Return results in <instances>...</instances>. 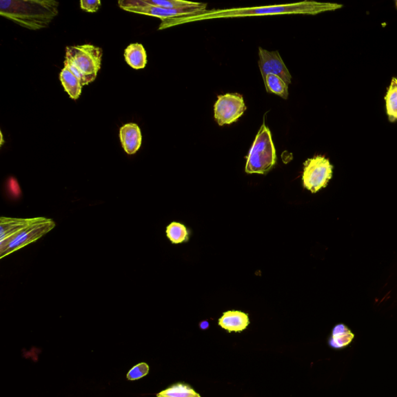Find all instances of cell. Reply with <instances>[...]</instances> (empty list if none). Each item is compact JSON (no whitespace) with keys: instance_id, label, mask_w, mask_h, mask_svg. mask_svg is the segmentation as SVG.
<instances>
[{"instance_id":"obj_10","label":"cell","mask_w":397,"mask_h":397,"mask_svg":"<svg viewBox=\"0 0 397 397\" xmlns=\"http://www.w3.org/2000/svg\"><path fill=\"white\" fill-rule=\"evenodd\" d=\"M37 218V217L25 219L2 216L0 218V247L8 244L24 228L32 225Z\"/></svg>"},{"instance_id":"obj_2","label":"cell","mask_w":397,"mask_h":397,"mask_svg":"<svg viewBox=\"0 0 397 397\" xmlns=\"http://www.w3.org/2000/svg\"><path fill=\"white\" fill-rule=\"evenodd\" d=\"M59 6L54 0H2L0 14L19 26L39 30L48 28L58 16Z\"/></svg>"},{"instance_id":"obj_23","label":"cell","mask_w":397,"mask_h":397,"mask_svg":"<svg viewBox=\"0 0 397 397\" xmlns=\"http://www.w3.org/2000/svg\"><path fill=\"white\" fill-rule=\"evenodd\" d=\"M208 327H209V324H208V323L206 322V321L203 322V323H201V327L203 328V329H206V328Z\"/></svg>"},{"instance_id":"obj_21","label":"cell","mask_w":397,"mask_h":397,"mask_svg":"<svg viewBox=\"0 0 397 397\" xmlns=\"http://www.w3.org/2000/svg\"><path fill=\"white\" fill-rule=\"evenodd\" d=\"M148 372V365L143 363L134 366V367L129 371L127 377L129 380H136L147 376Z\"/></svg>"},{"instance_id":"obj_24","label":"cell","mask_w":397,"mask_h":397,"mask_svg":"<svg viewBox=\"0 0 397 397\" xmlns=\"http://www.w3.org/2000/svg\"><path fill=\"white\" fill-rule=\"evenodd\" d=\"M396 6H397V1L396 2Z\"/></svg>"},{"instance_id":"obj_22","label":"cell","mask_w":397,"mask_h":397,"mask_svg":"<svg viewBox=\"0 0 397 397\" xmlns=\"http://www.w3.org/2000/svg\"><path fill=\"white\" fill-rule=\"evenodd\" d=\"M101 2L99 0H82L80 1L81 9L89 12H96L101 8Z\"/></svg>"},{"instance_id":"obj_7","label":"cell","mask_w":397,"mask_h":397,"mask_svg":"<svg viewBox=\"0 0 397 397\" xmlns=\"http://www.w3.org/2000/svg\"><path fill=\"white\" fill-rule=\"evenodd\" d=\"M118 5L123 10L133 12V14L157 17L161 19V22L171 20V19L174 18L201 14V12L207 10V6L176 10L165 9L147 5L143 3L141 0H121V1L118 2Z\"/></svg>"},{"instance_id":"obj_5","label":"cell","mask_w":397,"mask_h":397,"mask_svg":"<svg viewBox=\"0 0 397 397\" xmlns=\"http://www.w3.org/2000/svg\"><path fill=\"white\" fill-rule=\"evenodd\" d=\"M333 167L330 161L321 155L307 159L302 177L304 188L312 194L325 188L332 178Z\"/></svg>"},{"instance_id":"obj_13","label":"cell","mask_w":397,"mask_h":397,"mask_svg":"<svg viewBox=\"0 0 397 397\" xmlns=\"http://www.w3.org/2000/svg\"><path fill=\"white\" fill-rule=\"evenodd\" d=\"M123 56L128 65L134 70H142L147 65V53L145 47L141 43H130L124 51Z\"/></svg>"},{"instance_id":"obj_15","label":"cell","mask_w":397,"mask_h":397,"mask_svg":"<svg viewBox=\"0 0 397 397\" xmlns=\"http://www.w3.org/2000/svg\"><path fill=\"white\" fill-rule=\"evenodd\" d=\"M267 92L273 93L284 99L289 96V85L276 74H269L263 80Z\"/></svg>"},{"instance_id":"obj_3","label":"cell","mask_w":397,"mask_h":397,"mask_svg":"<svg viewBox=\"0 0 397 397\" xmlns=\"http://www.w3.org/2000/svg\"><path fill=\"white\" fill-rule=\"evenodd\" d=\"M102 59V48L85 43L66 47L64 64L84 86L94 82L101 68Z\"/></svg>"},{"instance_id":"obj_17","label":"cell","mask_w":397,"mask_h":397,"mask_svg":"<svg viewBox=\"0 0 397 397\" xmlns=\"http://www.w3.org/2000/svg\"><path fill=\"white\" fill-rule=\"evenodd\" d=\"M354 338H355V334L345 325H338L333 329L330 345L334 349H340V347L349 345Z\"/></svg>"},{"instance_id":"obj_4","label":"cell","mask_w":397,"mask_h":397,"mask_svg":"<svg viewBox=\"0 0 397 397\" xmlns=\"http://www.w3.org/2000/svg\"><path fill=\"white\" fill-rule=\"evenodd\" d=\"M276 161V150L272 133L264 123L259 129L247 155L245 172L263 175L272 170Z\"/></svg>"},{"instance_id":"obj_11","label":"cell","mask_w":397,"mask_h":397,"mask_svg":"<svg viewBox=\"0 0 397 397\" xmlns=\"http://www.w3.org/2000/svg\"><path fill=\"white\" fill-rule=\"evenodd\" d=\"M120 139L124 151L130 155L138 152L142 143V134L138 124L129 123L120 129Z\"/></svg>"},{"instance_id":"obj_1","label":"cell","mask_w":397,"mask_h":397,"mask_svg":"<svg viewBox=\"0 0 397 397\" xmlns=\"http://www.w3.org/2000/svg\"><path fill=\"white\" fill-rule=\"evenodd\" d=\"M341 6H343L334 3L304 1L291 4L257 6V8L206 10L196 15L174 18L163 21L159 30L191 22L212 20V19L285 14L316 15L320 12L337 10Z\"/></svg>"},{"instance_id":"obj_19","label":"cell","mask_w":397,"mask_h":397,"mask_svg":"<svg viewBox=\"0 0 397 397\" xmlns=\"http://www.w3.org/2000/svg\"><path fill=\"white\" fill-rule=\"evenodd\" d=\"M157 397H201L190 386L185 383H176L161 391Z\"/></svg>"},{"instance_id":"obj_18","label":"cell","mask_w":397,"mask_h":397,"mask_svg":"<svg viewBox=\"0 0 397 397\" xmlns=\"http://www.w3.org/2000/svg\"><path fill=\"white\" fill-rule=\"evenodd\" d=\"M386 108L389 121H397V79L393 78L389 86L387 95L385 96Z\"/></svg>"},{"instance_id":"obj_6","label":"cell","mask_w":397,"mask_h":397,"mask_svg":"<svg viewBox=\"0 0 397 397\" xmlns=\"http://www.w3.org/2000/svg\"><path fill=\"white\" fill-rule=\"evenodd\" d=\"M54 227L55 223L53 220L45 218V217H37V221L32 225L24 228L8 244L0 247V258H3L39 240L51 232Z\"/></svg>"},{"instance_id":"obj_12","label":"cell","mask_w":397,"mask_h":397,"mask_svg":"<svg viewBox=\"0 0 397 397\" xmlns=\"http://www.w3.org/2000/svg\"><path fill=\"white\" fill-rule=\"evenodd\" d=\"M219 326L228 332H241L245 330L250 324L247 314L237 310L223 313L218 321Z\"/></svg>"},{"instance_id":"obj_9","label":"cell","mask_w":397,"mask_h":397,"mask_svg":"<svg viewBox=\"0 0 397 397\" xmlns=\"http://www.w3.org/2000/svg\"><path fill=\"white\" fill-rule=\"evenodd\" d=\"M258 49V66L263 80L268 74H272L281 77L289 85L292 76L278 52L267 51L261 47Z\"/></svg>"},{"instance_id":"obj_14","label":"cell","mask_w":397,"mask_h":397,"mask_svg":"<svg viewBox=\"0 0 397 397\" xmlns=\"http://www.w3.org/2000/svg\"><path fill=\"white\" fill-rule=\"evenodd\" d=\"M60 81L68 96L74 101H77L82 94L83 85L74 74L64 67L60 73Z\"/></svg>"},{"instance_id":"obj_20","label":"cell","mask_w":397,"mask_h":397,"mask_svg":"<svg viewBox=\"0 0 397 397\" xmlns=\"http://www.w3.org/2000/svg\"><path fill=\"white\" fill-rule=\"evenodd\" d=\"M167 238L170 240L172 244H181L188 241L189 232L187 228L182 223L172 222L166 228Z\"/></svg>"},{"instance_id":"obj_8","label":"cell","mask_w":397,"mask_h":397,"mask_svg":"<svg viewBox=\"0 0 397 397\" xmlns=\"http://www.w3.org/2000/svg\"><path fill=\"white\" fill-rule=\"evenodd\" d=\"M247 108L239 93H227L217 97L214 104V118L219 126L229 125L244 114Z\"/></svg>"},{"instance_id":"obj_16","label":"cell","mask_w":397,"mask_h":397,"mask_svg":"<svg viewBox=\"0 0 397 397\" xmlns=\"http://www.w3.org/2000/svg\"><path fill=\"white\" fill-rule=\"evenodd\" d=\"M141 1L156 8L172 10L202 8L207 6V3L184 1V0H141Z\"/></svg>"}]
</instances>
